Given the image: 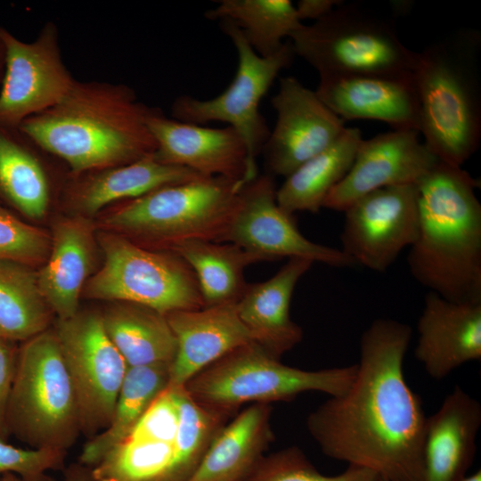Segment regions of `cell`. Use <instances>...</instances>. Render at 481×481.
Segmentation results:
<instances>
[{
    "instance_id": "d590c367",
    "label": "cell",
    "mask_w": 481,
    "mask_h": 481,
    "mask_svg": "<svg viewBox=\"0 0 481 481\" xmlns=\"http://www.w3.org/2000/svg\"><path fill=\"white\" fill-rule=\"evenodd\" d=\"M180 422L177 387H167L124 440L175 442Z\"/></svg>"
},
{
    "instance_id": "f35d334b",
    "label": "cell",
    "mask_w": 481,
    "mask_h": 481,
    "mask_svg": "<svg viewBox=\"0 0 481 481\" xmlns=\"http://www.w3.org/2000/svg\"><path fill=\"white\" fill-rule=\"evenodd\" d=\"M341 1L337 0H300L295 5L298 16L302 22L309 19L318 20L327 15Z\"/></svg>"
},
{
    "instance_id": "4dcf8cb0",
    "label": "cell",
    "mask_w": 481,
    "mask_h": 481,
    "mask_svg": "<svg viewBox=\"0 0 481 481\" xmlns=\"http://www.w3.org/2000/svg\"><path fill=\"white\" fill-rule=\"evenodd\" d=\"M208 11L209 20H230L241 30L252 49L267 57L278 52L303 23L289 0H222Z\"/></svg>"
},
{
    "instance_id": "277c9868",
    "label": "cell",
    "mask_w": 481,
    "mask_h": 481,
    "mask_svg": "<svg viewBox=\"0 0 481 481\" xmlns=\"http://www.w3.org/2000/svg\"><path fill=\"white\" fill-rule=\"evenodd\" d=\"M478 31L462 29L417 53L412 82L424 144L447 164L461 167L481 139Z\"/></svg>"
},
{
    "instance_id": "5bb4252c",
    "label": "cell",
    "mask_w": 481,
    "mask_h": 481,
    "mask_svg": "<svg viewBox=\"0 0 481 481\" xmlns=\"http://www.w3.org/2000/svg\"><path fill=\"white\" fill-rule=\"evenodd\" d=\"M224 242L236 244L262 261L298 257L340 268L355 265L341 249L313 242L300 232L293 215L277 203L273 179L267 175L257 176L241 190Z\"/></svg>"
},
{
    "instance_id": "3957f363",
    "label": "cell",
    "mask_w": 481,
    "mask_h": 481,
    "mask_svg": "<svg viewBox=\"0 0 481 481\" xmlns=\"http://www.w3.org/2000/svg\"><path fill=\"white\" fill-rule=\"evenodd\" d=\"M480 186L441 160L417 183L419 230L407 262L422 286L453 302H481Z\"/></svg>"
},
{
    "instance_id": "d6a6232c",
    "label": "cell",
    "mask_w": 481,
    "mask_h": 481,
    "mask_svg": "<svg viewBox=\"0 0 481 481\" xmlns=\"http://www.w3.org/2000/svg\"><path fill=\"white\" fill-rule=\"evenodd\" d=\"M180 422L175 439L174 481H188L228 416L197 404L177 387Z\"/></svg>"
},
{
    "instance_id": "836d02e7",
    "label": "cell",
    "mask_w": 481,
    "mask_h": 481,
    "mask_svg": "<svg viewBox=\"0 0 481 481\" xmlns=\"http://www.w3.org/2000/svg\"><path fill=\"white\" fill-rule=\"evenodd\" d=\"M245 481H382L376 472L348 465L335 476L320 473L297 446L264 456Z\"/></svg>"
},
{
    "instance_id": "b9f144b4",
    "label": "cell",
    "mask_w": 481,
    "mask_h": 481,
    "mask_svg": "<svg viewBox=\"0 0 481 481\" xmlns=\"http://www.w3.org/2000/svg\"><path fill=\"white\" fill-rule=\"evenodd\" d=\"M0 481H25V480L15 474L6 473L0 477Z\"/></svg>"
},
{
    "instance_id": "f546056e",
    "label": "cell",
    "mask_w": 481,
    "mask_h": 481,
    "mask_svg": "<svg viewBox=\"0 0 481 481\" xmlns=\"http://www.w3.org/2000/svg\"><path fill=\"white\" fill-rule=\"evenodd\" d=\"M171 364L128 367L110 424L84 447L80 462L91 468L122 442L154 400L167 387Z\"/></svg>"
},
{
    "instance_id": "52a82bcc",
    "label": "cell",
    "mask_w": 481,
    "mask_h": 481,
    "mask_svg": "<svg viewBox=\"0 0 481 481\" xmlns=\"http://www.w3.org/2000/svg\"><path fill=\"white\" fill-rule=\"evenodd\" d=\"M240 179L200 178L159 188L130 200L106 220L117 230L169 249L191 240L224 242L240 192Z\"/></svg>"
},
{
    "instance_id": "4fadbf2b",
    "label": "cell",
    "mask_w": 481,
    "mask_h": 481,
    "mask_svg": "<svg viewBox=\"0 0 481 481\" xmlns=\"http://www.w3.org/2000/svg\"><path fill=\"white\" fill-rule=\"evenodd\" d=\"M343 212L342 252L355 265L384 273L417 238V184L378 189L356 200Z\"/></svg>"
},
{
    "instance_id": "ee69618b",
    "label": "cell",
    "mask_w": 481,
    "mask_h": 481,
    "mask_svg": "<svg viewBox=\"0 0 481 481\" xmlns=\"http://www.w3.org/2000/svg\"><path fill=\"white\" fill-rule=\"evenodd\" d=\"M0 337H3V335L1 334V332H0Z\"/></svg>"
},
{
    "instance_id": "44dd1931",
    "label": "cell",
    "mask_w": 481,
    "mask_h": 481,
    "mask_svg": "<svg viewBox=\"0 0 481 481\" xmlns=\"http://www.w3.org/2000/svg\"><path fill=\"white\" fill-rule=\"evenodd\" d=\"M313 264L305 258H289L269 280L249 283L236 303L252 341L275 359L302 340V329L291 320L289 307L298 281Z\"/></svg>"
},
{
    "instance_id": "7bdbcfd3",
    "label": "cell",
    "mask_w": 481,
    "mask_h": 481,
    "mask_svg": "<svg viewBox=\"0 0 481 481\" xmlns=\"http://www.w3.org/2000/svg\"><path fill=\"white\" fill-rule=\"evenodd\" d=\"M461 481H481V470L478 469L470 476H466Z\"/></svg>"
},
{
    "instance_id": "8fae6325",
    "label": "cell",
    "mask_w": 481,
    "mask_h": 481,
    "mask_svg": "<svg viewBox=\"0 0 481 481\" xmlns=\"http://www.w3.org/2000/svg\"><path fill=\"white\" fill-rule=\"evenodd\" d=\"M55 334L77 395L80 426L87 431L106 428L128 367L102 315L77 312L59 320Z\"/></svg>"
},
{
    "instance_id": "2e32d148",
    "label": "cell",
    "mask_w": 481,
    "mask_h": 481,
    "mask_svg": "<svg viewBox=\"0 0 481 481\" xmlns=\"http://www.w3.org/2000/svg\"><path fill=\"white\" fill-rule=\"evenodd\" d=\"M414 129H394L362 140L354 163L332 189L322 208L344 211L354 201L380 188L417 184L439 161Z\"/></svg>"
},
{
    "instance_id": "ba28073f",
    "label": "cell",
    "mask_w": 481,
    "mask_h": 481,
    "mask_svg": "<svg viewBox=\"0 0 481 481\" xmlns=\"http://www.w3.org/2000/svg\"><path fill=\"white\" fill-rule=\"evenodd\" d=\"M8 428L35 448L63 450L80 426L75 388L57 336L26 340L17 356Z\"/></svg>"
},
{
    "instance_id": "d6986e66",
    "label": "cell",
    "mask_w": 481,
    "mask_h": 481,
    "mask_svg": "<svg viewBox=\"0 0 481 481\" xmlns=\"http://www.w3.org/2000/svg\"><path fill=\"white\" fill-rule=\"evenodd\" d=\"M166 316L176 339L167 387H183L222 356L253 342L236 304L179 310Z\"/></svg>"
},
{
    "instance_id": "74e56055",
    "label": "cell",
    "mask_w": 481,
    "mask_h": 481,
    "mask_svg": "<svg viewBox=\"0 0 481 481\" xmlns=\"http://www.w3.org/2000/svg\"><path fill=\"white\" fill-rule=\"evenodd\" d=\"M17 356L13 341L0 337V439L2 440L5 439L9 431L7 411Z\"/></svg>"
},
{
    "instance_id": "9a60e30c",
    "label": "cell",
    "mask_w": 481,
    "mask_h": 481,
    "mask_svg": "<svg viewBox=\"0 0 481 481\" xmlns=\"http://www.w3.org/2000/svg\"><path fill=\"white\" fill-rule=\"evenodd\" d=\"M271 102L277 118L262 151L273 175L286 178L331 145L346 128L345 121L322 102L315 91L294 77L280 79L279 91Z\"/></svg>"
},
{
    "instance_id": "e575fe53",
    "label": "cell",
    "mask_w": 481,
    "mask_h": 481,
    "mask_svg": "<svg viewBox=\"0 0 481 481\" xmlns=\"http://www.w3.org/2000/svg\"><path fill=\"white\" fill-rule=\"evenodd\" d=\"M50 248V239L44 232L0 206V259L29 265L44 259Z\"/></svg>"
},
{
    "instance_id": "6da1fadb",
    "label": "cell",
    "mask_w": 481,
    "mask_h": 481,
    "mask_svg": "<svg viewBox=\"0 0 481 481\" xmlns=\"http://www.w3.org/2000/svg\"><path fill=\"white\" fill-rule=\"evenodd\" d=\"M411 338V327L394 319H376L363 331L352 384L306 418L309 434L327 457L387 481H425L428 417L404 374Z\"/></svg>"
},
{
    "instance_id": "f1b7e54d",
    "label": "cell",
    "mask_w": 481,
    "mask_h": 481,
    "mask_svg": "<svg viewBox=\"0 0 481 481\" xmlns=\"http://www.w3.org/2000/svg\"><path fill=\"white\" fill-rule=\"evenodd\" d=\"M18 128L0 125V197L23 215L42 218L50 202L46 171Z\"/></svg>"
},
{
    "instance_id": "cb8c5ba5",
    "label": "cell",
    "mask_w": 481,
    "mask_h": 481,
    "mask_svg": "<svg viewBox=\"0 0 481 481\" xmlns=\"http://www.w3.org/2000/svg\"><path fill=\"white\" fill-rule=\"evenodd\" d=\"M93 263L89 225L79 219L56 224L45 265L37 273V284L46 305L59 320L77 313L82 286Z\"/></svg>"
},
{
    "instance_id": "484cf974",
    "label": "cell",
    "mask_w": 481,
    "mask_h": 481,
    "mask_svg": "<svg viewBox=\"0 0 481 481\" xmlns=\"http://www.w3.org/2000/svg\"><path fill=\"white\" fill-rule=\"evenodd\" d=\"M363 140L361 131L346 127L328 148L298 167L276 190V200L287 213H317L329 193L351 168Z\"/></svg>"
},
{
    "instance_id": "d4e9b609",
    "label": "cell",
    "mask_w": 481,
    "mask_h": 481,
    "mask_svg": "<svg viewBox=\"0 0 481 481\" xmlns=\"http://www.w3.org/2000/svg\"><path fill=\"white\" fill-rule=\"evenodd\" d=\"M91 172L93 175L72 192L77 207L87 215L117 200H134L164 186L204 176L186 167L161 163L153 154L129 164Z\"/></svg>"
},
{
    "instance_id": "7c38bea8",
    "label": "cell",
    "mask_w": 481,
    "mask_h": 481,
    "mask_svg": "<svg viewBox=\"0 0 481 481\" xmlns=\"http://www.w3.org/2000/svg\"><path fill=\"white\" fill-rule=\"evenodd\" d=\"M5 69L0 86V125L18 128L27 118L58 103L75 78L65 66L58 29L47 22L32 42L0 27Z\"/></svg>"
},
{
    "instance_id": "1f68e13d",
    "label": "cell",
    "mask_w": 481,
    "mask_h": 481,
    "mask_svg": "<svg viewBox=\"0 0 481 481\" xmlns=\"http://www.w3.org/2000/svg\"><path fill=\"white\" fill-rule=\"evenodd\" d=\"M48 306L37 284V273L25 264L0 259V332L28 340L45 330Z\"/></svg>"
},
{
    "instance_id": "603a6c76",
    "label": "cell",
    "mask_w": 481,
    "mask_h": 481,
    "mask_svg": "<svg viewBox=\"0 0 481 481\" xmlns=\"http://www.w3.org/2000/svg\"><path fill=\"white\" fill-rule=\"evenodd\" d=\"M272 407L255 403L215 436L188 481H245L273 441Z\"/></svg>"
},
{
    "instance_id": "4316f807",
    "label": "cell",
    "mask_w": 481,
    "mask_h": 481,
    "mask_svg": "<svg viewBox=\"0 0 481 481\" xmlns=\"http://www.w3.org/2000/svg\"><path fill=\"white\" fill-rule=\"evenodd\" d=\"M170 251L194 273L204 307L236 304L249 284L244 279L245 268L262 261L236 244L205 240L182 241Z\"/></svg>"
},
{
    "instance_id": "5b68a950",
    "label": "cell",
    "mask_w": 481,
    "mask_h": 481,
    "mask_svg": "<svg viewBox=\"0 0 481 481\" xmlns=\"http://www.w3.org/2000/svg\"><path fill=\"white\" fill-rule=\"evenodd\" d=\"M289 38L295 54L321 77L380 76L412 78L417 53L400 40L394 25L355 4L339 3Z\"/></svg>"
},
{
    "instance_id": "e0dca14e",
    "label": "cell",
    "mask_w": 481,
    "mask_h": 481,
    "mask_svg": "<svg viewBox=\"0 0 481 481\" xmlns=\"http://www.w3.org/2000/svg\"><path fill=\"white\" fill-rule=\"evenodd\" d=\"M147 125L156 142L153 156L159 162L186 167L204 176L246 183V145L232 126L212 128L181 122L153 108Z\"/></svg>"
},
{
    "instance_id": "30bf717a",
    "label": "cell",
    "mask_w": 481,
    "mask_h": 481,
    "mask_svg": "<svg viewBox=\"0 0 481 481\" xmlns=\"http://www.w3.org/2000/svg\"><path fill=\"white\" fill-rule=\"evenodd\" d=\"M223 31L238 54L235 77L219 95L199 100L189 95L177 97L172 105L173 118L202 125L219 121L234 128L242 137L248 152L246 183L257 176L256 159L262 151L270 131L259 111V103L280 71L295 55L291 43L285 42L274 54L262 57L249 45L240 29L230 20H221Z\"/></svg>"
},
{
    "instance_id": "f6af8a7d",
    "label": "cell",
    "mask_w": 481,
    "mask_h": 481,
    "mask_svg": "<svg viewBox=\"0 0 481 481\" xmlns=\"http://www.w3.org/2000/svg\"><path fill=\"white\" fill-rule=\"evenodd\" d=\"M382 481H387V480H385V479L382 478Z\"/></svg>"
},
{
    "instance_id": "8992f818",
    "label": "cell",
    "mask_w": 481,
    "mask_h": 481,
    "mask_svg": "<svg viewBox=\"0 0 481 481\" xmlns=\"http://www.w3.org/2000/svg\"><path fill=\"white\" fill-rule=\"evenodd\" d=\"M356 364L306 371L282 364L250 342L222 356L184 386L187 394L206 409L230 417L246 403L290 401L299 394H344L352 384Z\"/></svg>"
},
{
    "instance_id": "ac0fdd59",
    "label": "cell",
    "mask_w": 481,
    "mask_h": 481,
    "mask_svg": "<svg viewBox=\"0 0 481 481\" xmlns=\"http://www.w3.org/2000/svg\"><path fill=\"white\" fill-rule=\"evenodd\" d=\"M417 332L415 357L431 378L442 379L481 359V302H453L428 291Z\"/></svg>"
},
{
    "instance_id": "7402d4cb",
    "label": "cell",
    "mask_w": 481,
    "mask_h": 481,
    "mask_svg": "<svg viewBox=\"0 0 481 481\" xmlns=\"http://www.w3.org/2000/svg\"><path fill=\"white\" fill-rule=\"evenodd\" d=\"M480 426V403L455 385L427 419L425 481H461L472 465Z\"/></svg>"
},
{
    "instance_id": "9c48e42d",
    "label": "cell",
    "mask_w": 481,
    "mask_h": 481,
    "mask_svg": "<svg viewBox=\"0 0 481 481\" xmlns=\"http://www.w3.org/2000/svg\"><path fill=\"white\" fill-rule=\"evenodd\" d=\"M100 242L104 263L86 285L89 297L163 314L204 307L194 273L175 253L151 250L116 234L102 235Z\"/></svg>"
},
{
    "instance_id": "83f0119b",
    "label": "cell",
    "mask_w": 481,
    "mask_h": 481,
    "mask_svg": "<svg viewBox=\"0 0 481 481\" xmlns=\"http://www.w3.org/2000/svg\"><path fill=\"white\" fill-rule=\"evenodd\" d=\"M102 317L108 336L127 367L172 364L176 339L166 314L122 302Z\"/></svg>"
},
{
    "instance_id": "60d3db41",
    "label": "cell",
    "mask_w": 481,
    "mask_h": 481,
    "mask_svg": "<svg viewBox=\"0 0 481 481\" xmlns=\"http://www.w3.org/2000/svg\"><path fill=\"white\" fill-rule=\"evenodd\" d=\"M5 69V46L0 34V86L4 77Z\"/></svg>"
},
{
    "instance_id": "ffe728a7",
    "label": "cell",
    "mask_w": 481,
    "mask_h": 481,
    "mask_svg": "<svg viewBox=\"0 0 481 481\" xmlns=\"http://www.w3.org/2000/svg\"><path fill=\"white\" fill-rule=\"evenodd\" d=\"M315 93L344 121L374 119L394 129L419 131V102L412 78L321 77Z\"/></svg>"
},
{
    "instance_id": "ab89813d",
    "label": "cell",
    "mask_w": 481,
    "mask_h": 481,
    "mask_svg": "<svg viewBox=\"0 0 481 481\" xmlns=\"http://www.w3.org/2000/svg\"><path fill=\"white\" fill-rule=\"evenodd\" d=\"M44 481H55L45 477ZM66 481H94L91 469L86 466H75L70 468L66 474Z\"/></svg>"
},
{
    "instance_id": "7a4b0ae2",
    "label": "cell",
    "mask_w": 481,
    "mask_h": 481,
    "mask_svg": "<svg viewBox=\"0 0 481 481\" xmlns=\"http://www.w3.org/2000/svg\"><path fill=\"white\" fill-rule=\"evenodd\" d=\"M151 110L126 85L75 80L58 103L18 129L77 175L153 154L156 142L147 125Z\"/></svg>"
},
{
    "instance_id": "8d00e7d4",
    "label": "cell",
    "mask_w": 481,
    "mask_h": 481,
    "mask_svg": "<svg viewBox=\"0 0 481 481\" xmlns=\"http://www.w3.org/2000/svg\"><path fill=\"white\" fill-rule=\"evenodd\" d=\"M63 455L62 450L21 449L0 439V477L12 473L25 481H44L46 470L62 464Z\"/></svg>"
}]
</instances>
